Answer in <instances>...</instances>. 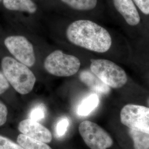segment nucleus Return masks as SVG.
Here are the masks:
<instances>
[{"label": "nucleus", "instance_id": "1", "mask_svg": "<svg viewBox=\"0 0 149 149\" xmlns=\"http://www.w3.org/2000/svg\"><path fill=\"white\" fill-rule=\"evenodd\" d=\"M71 43L97 53H105L112 45V38L105 28L88 20L72 23L66 30Z\"/></svg>", "mask_w": 149, "mask_h": 149}, {"label": "nucleus", "instance_id": "2", "mask_svg": "<svg viewBox=\"0 0 149 149\" xmlns=\"http://www.w3.org/2000/svg\"><path fill=\"white\" fill-rule=\"evenodd\" d=\"M1 68L9 84L17 92L26 95L32 91L36 78L29 67L11 57L6 56L1 61Z\"/></svg>", "mask_w": 149, "mask_h": 149}, {"label": "nucleus", "instance_id": "3", "mask_svg": "<svg viewBox=\"0 0 149 149\" xmlns=\"http://www.w3.org/2000/svg\"><path fill=\"white\" fill-rule=\"evenodd\" d=\"M90 69L104 83L113 88L122 87L128 81L125 71L108 60H91Z\"/></svg>", "mask_w": 149, "mask_h": 149}, {"label": "nucleus", "instance_id": "4", "mask_svg": "<svg viewBox=\"0 0 149 149\" xmlns=\"http://www.w3.org/2000/svg\"><path fill=\"white\" fill-rule=\"evenodd\" d=\"M44 66L46 71L54 76L69 77L78 72L81 62L74 55L66 54L58 50L48 55Z\"/></svg>", "mask_w": 149, "mask_h": 149}, {"label": "nucleus", "instance_id": "5", "mask_svg": "<svg viewBox=\"0 0 149 149\" xmlns=\"http://www.w3.org/2000/svg\"><path fill=\"white\" fill-rule=\"evenodd\" d=\"M79 130L86 144L91 149H107L113 145L111 136L95 123L84 121L80 123Z\"/></svg>", "mask_w": 149, "mask_h": 149}, {"label": "nucleus", "instance_id": "6", "mask_svg": "<svg viewBox=\"0 0 149 149\" xmlns=\"http://www.w3.org/2000/svg\"><path fill=\"white\" fill-rule=\"evenodd\" d=\"M123 124L130 129L149 134V108L129 104L124 107L120 112Z\"/></svg>", "mask_w": 149, "mask_h": 149}, {"label": "nucleus", "instance_id": "7", "mask_svg": "<svg viewBox=\"0 0 149 149\" xmlns=\"http://www.w3.org/2000/svg\"><path fill=\"white\" fill-rule=\"evenodd\" d=\"M6 47L15 59L30 68L36 63L33 46L27 38L21 36H14L6 38Z\"/></svg>", "mask_w": 149, "mask_h": 149}, {"label": "nucleus", "instance_id": "8", "mask_svg": "<svg viewBox=\"0 0 149 149\" xmlns=\"http://www.w3.org/2000/svg\"><path fill=\"white\" fill-rule=\"evenodd\" d=\"M18 129L22 134L47 144L52 140V135L48 129L29 118L19 123Z\"/></svg>", "mask_w": 149, "mask_h": 149}, {"label": "nucleus", "instance_id": "9", "mask_svg": "<svg viewBox=\"0 0 149 149\" xmlns=\"http://www.w3.org/2000/svg\"><path fill=\"white\" fill-rule=\"evenodd\" d=\"M116 8L130 26H136L140 18L132 0H113Z\"/></svg>", "mask_w": 149, "mask_h": 149}, {"label": "nucleus", "instance_id": "10", "mask_svg": "<svg viewBox=\"0 0 149 149\" xmlns=\"http://www.w3.org/2000/svg\"><path fill=\"white\" fill-rule=\"evenodd\" d=\"M79 78L82 82L96 93L107 95L111 91L110 87L104 83L91 71H82L79 74Z\"/></svg>", "mask_w": 149, "mask_h": 149}, {"label": "nucleus", "instance_id": "11", "mask_svg": "<svg viewBox=\"0 0 149 149\" xmlns=\"http://www.w3.org/2000/svg\"><path fill=\"white\" fill-rule=\"evenodd\" d=\"M3 3L5 8L11 11L34 13L37 10V6L32 0H3Z\"/></svg>", "mask_w": 149, "mask_h": 149}, {"label": "nucleus", "instance_id": "12", "mask_svg": "<svg viewBox=\"0 0 149 149\" xmlns=\"http://www.w3.org/2000/svg\"><path fill=\"white\" fill-rule=\"evenodd\" d=\"M100 103L99 97L96 93H92L81 102L77 109L80 116H87L93 112Z\"/></svg>", "mask_w": 149, "mask_h": 149}, {"label": "nucleus", "instance_id": "13", "mask_svg": "<svg viewBox=\"0 0 149 149\" xmlns=\"http://www.w3.org/2000/svg\"><path fill=\"white\" fill-rule=\"evenodd\" d=\"M17 143L24 149H52L47 143L31 138L23 134L18 136Z\"/></svg>", "mask_w": 149, "mask_h": 149}, {"label": "nucleus", "instance_id": "14", "mask_svg": "<svg viewBox=\"0 0 149 149\" xmlns=\"http://www.w3.org/2000/svg\"><path fill=\"white\" fill-rule=\"evenodd\" d=\"M129 134L133 139L135 149H149V134L130 129Z\"/></svg>", "mask_w": 149, "mask_h": 149}, {"label": "nucleus", "instance_id": "15", "mask_svg": "<svg viewBox=\"0 0 149 149\" xmlns=\"http://www.w3.org/2000/svg\"><path fill=\"white\" fill-rule=\"evenodd\" d=\"M70 7L77 10H91L93 9L97 0H61Z\"/></svg>", "mask_w": 149, "mask_h": 149}, {"label": "nucleus", "instance_id": "16", "mask_svg": "<svg viewBox=\"0 0 149 149\" xmlns=\"http://www.w3.org/2000/svg\"><path fill=\"white\" fill-rule=\"evenodd\" d=\"M46 112V108L43 104H37L29 112V119L38 122L45 118Z\"/></svg>", "mask_w": 149, "mask_h": 149}, {"label": "nucleus", "instance_id": "17", "mask_svg": "<svg viewBox=\"0 0 149 149\" xmlns=\"http://www.w3.org/2000/svg\"><path fill=\"white\" fill-rule=\"evenodd\" d=\"M70 121L69 118L63 117L61 118L57 123L55 127L56 135L58 137H62L65 135L69 126Z\"/></svg>", "mask_w": 149, "mask_h": 149}, {"label": "nucleus", "instance_id": "18", "mask_svg": "<svg viewBox=\"0 0 149 149\" xmlns=\"http://www.w3.org/2000/svg\"><path fill=\"white\" fill-rule=\"evenodd\" d=\"M0 149H24L10 139L0 135Z\"/></svg>", "mask_w": 149, "mask_h": 149}, {"label": "nucleus", "instance_id": "19", "mask_svg": "<svg viewBox=\"0 0 149 149\" xmlns=\"http://www.w3.org/2000/svg\"><path fill=\"white\" fill-rule=\"evenodd\" d=\"M141 11L145 15H149V0H134Z\"/></svg>", "mask_w": 149, "mask_h": 149}, {"label": "nucleus", "instance_id": "20", "mask_svg": "<svg viewBox=\"0 0 149 149\" xmlns=\"http://www.w3.org/2000/svg\"><path fill=\"white\" fill-rule=\"evenodd\" d=\"M8 110L7 107L0 102V127L5 124L7 119Z\"/></svg>", "mask_w": 149, "mask_h": 149}, {"label": "nucleus", "instance_id": "21", "mask_svg": "<svg viewBox=\"0 0 149 149\" xmlns=\"http://www.w3.org/2000/svg\"><path fill=\"white\" fill-rule=\"evenodd\" d=\"M10 87L8 81L3 74L0 72V95L3 94Z\"/></svg>", "mask_w": 149, "mask_h": 149}, {"label": "nucleus", "instance_id": "22", "mask_svg": "<svg viewBox=\"0 0 149 149\" xmlns=\"http://www.w3.org/2000/svg\"><path fill=\"white\" fill-rule=\"evenodd\" d=\"M148 104H149V99L148 100Z\"/></svg>", "mask_w": 149, "mask_h": 149}, {"label": "nucleus", "instance_id": "23", "mask_svg": "<svg viewBox=\"0 0 149 149\" xmlns=\"http://www.w3.org/2000/svg\"><path fill=\"white\" fill-rule=\"evenodd\" d=\"M1 1H2V0H0V2H1Z\"/></svg>", "mask_w": 149, "mask_h": 149}]
</instances>
